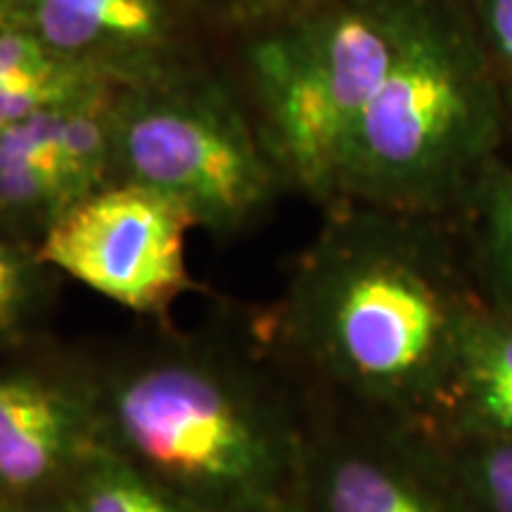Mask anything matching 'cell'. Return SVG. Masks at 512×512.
<instances>
[{"mask_svg": "<svg viewBox=\"0 0 512 512\" xmlns=\"http://www.w3.org/2000/svg\"><path fill=\"white\" fill-rule=\"evenodd\" d=\"M465 5L475 19L479 38L494 67L508 112L512 145V0H465Z\"/></svg>", "mask_w": 512, "mask_h": 512, "instance_id": "e0dca14e", "label": "cell"}, {"mask_svg": "<svg viewBox=\"0 0 512 512\" xmlns=\"http://www.w3.org/2000/svg\"><path fill=\"white\" fill-rule=\"evenodd\" d=\"M55 273L41 259L36 242L0 233V344L31 335L50 306Z\"/></svg>", "mask_w": 512, "mask_h": 512, "instance_id": "9a60e30c", "label": "cell"}, {"mask_svg": "<svg viewBox=\"0 0 512 512\" xmlns=\"http://www.w3.org/2000/svg\"><path fill=\"white\" fill-rule=\"evenodd\" d=\"M98 446L69 349L48 368L0 377V489L12 501L67 489Z\"/></svg>", "mask_w": 512, "mask_h": 512, "instance_id": "9c48e42d", "label": "cell"}, {"mask_svg": "<svg viewBox=\"0 0 512 512\" xmlns=\"http://www.w3.org/2000/svg\"><path fill=\"white\" fill-rule=\"evenodd\" d=\"M195 221L147 185L114 181L83 197L46 228L41 259L136 316L164 320L195 287L188 235Z\"/></svg>", "mask_w": 512, "mask_h": 512, "instance_id": "52a82bcc", "label": "cell"}, {"mask_svg": "<svg viewBox=\"0 0 512 512\" xmlns=\"http://www.w3.org/2000/svg\"><path fill=\"white\" fill-rule=\"evenodd\" d=\"M69 491L76 512H204L105 446L86 458Z\"/></svg>", "mask_w": 512, "mask_h": 512, "instance_id": "5bb4252c", "label": "cell"}, {"mask_svg": "<svg viewBox=\"0 0 512 512\" xmlns=\"http://www.w3.org/2000/svg\"><path fill=\"white\" fill-rule=\"evenodd\" d=\"M256 323L316 392L439 432L458 356L486 302L458 216L344 202Z\"/></svg>", "mask_w": 512, "mask_h": 512, "instance_id": "6da1fadb", "label": "cell"}, {"mask_svg": "<svg viewBox=\"0 0 512 512\" xmlns=\"http://www.w3.org/2000/svg\"><path fill=\"white\" fill-rule=\"evenodd\" d=\"M422 0H323L249 31L256 124L287 178L320 209L339 202L344 152Z\"/></svg>", "mask_w": 512, "mask_h": 512, "instance_id": "277c9868", "label": "cell"}, {"mask_svg": "<svg viewBox=\"0 0 512 512\" xmlns=\"http://www.w3.org/2000/svg\"><path fill=\"white\" fill-rule=\"evenodd\" d=\"M448 444L475 510L512 512V444Z\"/></svg>", "mask_w": 512, "mask_h": 512, "instance_id": "2e32d148", "label": "cell"}, {"mask_svg": "<svg viewBox=\"0 0 512 512\" xmlns=\"http://www.w3.org/2000/svg\"><path fill=\"white\" fill-rule=\"evenodd\" d=\"M62 107L0 128V216L24 223L36 245L74 204L57 166Z\"/></svg>", "mask_w": 512, "mask_h": 512, "instance_id": "8fae6325", "label": "cell"}, {"mask_svg": "<svg viewBox=\"0 0 512 512\" xmlns=\"http://www.w3.org/2000/svg\"><path fill=\"white\" fill-rule=\"evenodd\" d=\"M302 399V512H477L434 427L306 389Z\"/></svg>", "mask_w": 512, "mask_h": 512, "instance_id": "8992f818", "label": "cell"}, {"mask_svg": "<svg viewBox=\"0 0 512 512\" xmlns=\"http://www.w3.org/2000/svg\"><path fill=\"white\" fill-rule=\"evenodd\" d=\"M508 147L501 88L465 0H422L351 131L337 204L460 216Z\"/></svg>", "mask_w": 512, "mask_h": 512, "instance_id": "3957f363", "label": "cell"}, {"mask_svg": "<svg viewBox=\"0 0 512 512\" xmlns=\"http://www.w3.org/2000/svg\"><path fill=\"white\" fill-rule=\"evenodd\" d=\"M98 83L105 79L57 55L29 27L0 22V128L67 105Z\"/></svg>", "mask_w": 512, "mask_h": 512, "instance_id": "7c38bea8", "label": "cell"}, {"mask_svg": "<svg viewBox=\"0 0 512 512\" xmlns=\"http://www.w3.org/2000/svg\"><path fill=\"white\" fill-rule=\"evenodd\" d=\"M12 508H15V501L5 494L3 489H0V512H12Z\"/></svg>", "mask_w": 512, "mask_h": 512, "instance_id": "d6986e66", "label": "cell"}, {"mask_svg": "<svg viewBox=\"0 0 512 512\" xmlns=\"http://www.w3.org/2000/svg\"><path fill=\"white\" fill-rule=\"evenodd\" d=\"M484 302L512 318V159L501 157L486 171L458 216Z\"/></svg>", "mask_w": 512, "mask_h": 512, "instance_id": "4fadbf2b", "label": "cell"}, {"mask_svg": "<svg viewBox=\"0 0 512 512\" xmlns=\"http://www.w3.org/2000/svg\"><path fill=\"white\" fill-rule=\"evenodd\" d=\"M439 432L453 444H512V318L489 304L465 335Z\"/></svg>", "mask_w": 512, "mask_h": 512, "instance_id": "30bf717a", "label": "cell"}, {"mask_svg": "<svg viewBox=\"0 0 512 512\" xmlns=\"http://www.w3.org/2000/svg\"><path fill=\"white\" fill-rule=\"evenodd\" d=\"M323 0H185L192 15L207 17L221 27H233L249 34L268 24L299 15Z\"/></svg>", "mask_w": 512, "mask_h": 512, "instance_id": "ac0fdd59", "label": "cell"}, {"mask_svg": "<svg viewBox=\"0 0 512 512\" xmlns=\"http://www.w3.org/2000/svg\"><path fill=\"white\" fill-rule=\"evenodd\" d=\"M283 512H302V508H294V510H283Z\"/></svg>", "mask_w": 512, "mask_h": 512, "instance_id": "ffe728a7", "label": "cell"}, {"mask_svg": "<svg viewBox=\"0 0 512 512\" xmlns=\"http://www.w3.org/2000/svg\"><path fill=\"white\" fill-rule=\"evenodd\" d=\"M112 178L171 197L216 238L247 233L290 190L256 119L195 62L117 88Z\"/></svg>", "mask_w": 512, "mask_h": 512, "instance_id": "5b68a950", "label": "cell"}, {"mask_svg": "<svg viewBox=\"0 0 512 512\" xmlns=\"http://www.w3.org/2000/svg\"><path fill=\"white\" fill-rule=\"evenodd\" d=\"M190 15L185 0H8V22L119 86L192 62Z\"/></svg>", "mask_w": 512, "mask_h": 512, "instance_id": "ba28073f", "label": "cell"}, {"mask_svg": "<svg viewBox=\"0 0 512 512\" xmlns=\"http://www.w3.org/2000/svg\"><path fill=\"white\" fill-rule=\"evenodd\" d=\"M69 356L107 451L204 512L302 508V389L254 313Z\"/></svg>", "mask_w": 512, "mask_h": 512, "instance_id": "7a4b0ae2", "label": "cell"}]
</instances>
